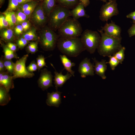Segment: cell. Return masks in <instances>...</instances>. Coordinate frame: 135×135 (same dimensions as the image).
Instances as JSON below:
<instances>
[{
    "label": "cell",
    "instance_id": "f35d334b",
    "mask_svg": "<svg viewBox=\"0 0 135 135\" xmlns=\"http://www.w3.org/2000/svg\"><path fill=\"white\" fill-rule=\"evenodd\" d=\"M128 32L129 37L135 36V23H133L128 29Z\"/></svg>",
    "mask_w": 135,
    "mask_h": 135
},
{
    "label": "cell",
    "instance_id": "4dcf8cb0",
    "mask_svg": "<svg viewBox=\"0 0 135 135\" xmlns=\"http://www.w3.org/2000/svg\"><path fill=\"white\" fill-rule=\"evenodd\" d=\"M20 4L16 0H9L7 11H14L18 8Z\"/></svg>",
    "mask_w": 135,
    "mask_h": 135
},
{
    "label": "cell",
    "instance_id": "d4e9b609",
    "mask_svg": "<svg viewBox=\"0 0 135 135\" xmlns=\"http://www.w3.org/2000/svg\"><path fill=\"white\" fill-rule=\"evenodd\" d=\"M9 24L10 27L16 24V18L15 12L14 11H6L2 13Z\"/></svg>",
    "mask_w": 135,
    "mask_h": 135
},
{
    "label": "cell",
    "instance_id": "b9f144b4",
    "mask_svg": "<svg viewBox=\"0 0 135 135\" xmlns=\"http://www.w3.org/2000/svg\"><path fill=\"white\" fill-rule=\"evenodd\" d=\"M126 17L132 20L133 23H135V11L132 12L126 15Z\"/></svg>",
    "mask_w": 135,
    "mask_h": 135
},
{
    "label": "cell",
    "instance_id": "7a4b0ae2",
    "mask_svg": "<svg viewBox=\"0 0 135 135\" xmlns=\"http://www.w3.org/2000/svg\"><path fill=\"white\" fill-rule=\"evenodd\" d=\"M98 30L100 34L101 39L97 49L100 55L103 56L113 55L122 47V38L108 35L101 29Z\"/></svg>",
    "mask_w": 135,
    "mask_h": 135
},
{
    "label": "cell",
    "instance_id": "ab89813d",
    "mask_svg": "<svg viewBox=\"0 0 135 135\" xmlns=\"http://www.w3.org/2000/svg\"><path fill=\"white\" fill-rule=\"evenodd\" d=\"M21 24L22 25L23 30L24 31H26L28 30L30 27V24L29 22L27 20L23 22Z\"/></svg>",
    "mask_w": 135,
    "mask_h": 135
},
{
    "label": "cell",
    "instance_id": "3957f363",
    "mask_svg": "<svg viewBox=\"0 0 135 135\" xmlns=\"http://www.w3.org/2000/svg\"><path fill=\"white\" fill-rule=\"evenodd\" d=\"M71 16L70 9L56 4L48 17V26L54 31L58 30L66 20Z\"/></svg>",
    "mask_w": 135,
    "mask_h": 135
},
{
    "label": "cell",
    "instance_id": "44dd1931",
    "mask_svg": "<svg viewBox=\"0 0 135 135\" xmlns=\"http://www.w3.org/2000/svg\"><path fill=\"white\" fill-rule=\"evenodd\" d=\"M56 0H43L41 4L46 16L48 18L50 13L56 5Z\"/></svg>",
    "mask_w": 135,
    "mask_h": 135
},
{
    "label": "cell",
    "instance_id": "6da1fadb",
    "mask_svg": "<svg viewBox=\"0 0 135 135\" xmlns=\"http://www.w3.org/2000/svg\"><path fill=\"white\" fill-rule=\"evenodd\" d=\"M57 46L62 53L68 56L76 57L86 50L80 38H59Z\"/></svg>",
    "mask_w": 135,
    "mask_h": 135
},
{
    "label": "cell",
    "instance_id": "8d00e7d4",
    "mask_svg": "<svg viewBox=\"0 0 135 135\" xmlns=\"http://www.w3.org/2000/svg\"><path fill=\"white\" fill-rule=\"evenodd\" d=\"M23 29L21 24L17 25L14 29V32L16 35L18 36L21 34L23 32Z\"/></svg>",
    "mask_w": 135,
    "mask_h": 135
},
{
    "label": "cell",
    "instance_id": "ac0fdd59",
    "mask_svg": "<svg viewBox=\"0 0 135 135\" xmlns=\"http://www.w3.org/2000/svg\"><path fill=\"white\" fill-rule=\"evenodd\" d=\"M84 7L83 4L80 2L75 8L70 10L71 16L76 20L82 17L89 18L90 16L86 14Z\"/></svg>",
    "mask_w": 135,
    "mask_h": 135
},
{
    "label": "cell",
    "instance_id": "f6af8a7d",
    "mask_svg": "<svg viewBox=\"0 0 135 135\" xmlns=\"http://www.w3.org/2000/svg\"><path fill=\"white\" fill-rule=\"evenodd\" d=\"M5 0H0V5Z\"/></svg>",
    "mask_w": 135,
    "mask_h": 135
},
{
    "label": "cell",
    "instance_id": "5b68a950",
    "mask_svg": "<svg viewBox=\"0 0 135 135\" xmlns=\"http://www.w3.org/2000/svg\"><path fill=\"white\" fill-rule=\"evenodd\" d=\"M48 26H44L40 33L39 39L42 48L46 51L53 50L57 45L60 37Z\"/></svg>",
    "mask_w": 135,
    "mask_h": 135
},
{
    "label": "cell",
    "instance_id": "52a82bcc",
    "mask_svg": "<svg viewBox=\"0 0 135 135\" xmlns=\"http://www.w3.org/2000/svg\"><path fill=\"white\" fill-rule=\"evenodd\" d=\"M28 56V54L24 55L15 63L12 76L13 80L18 78H30L34 75L33 72H29L26 67V62Z\"/></svg>",
    "mask_w": 135,
    "mask_h": 135
},
{
    "label": "cell",
    "instance_id": "f546056e",
    "mask_svg": "<svg viewBox=\"0 0 135 135\" xmlns=\"http://www.w3.org/2000/svg\"><path fill=\"white\" fill-rule=\"evenodd\" d=\"M125 50V48L122 46L120 50L113 55L120 64H122L124 58Z\"/></svg>",
    "mask_w": 135,
    "mask_h": 135
},
{
    "label": "cell",
    "instance_id": "7bdbcfd3",
    "mask_svg": "<svg viewBox=\"0 0 135 135\" xmlns=\"http://www.w3.org/2000/svg\"><path fill=\"white\" fill-rule=\"evenodd\" d=\"M80 2L84 5L85 7H86L90 4V0H79Z\"/></svg>",
    "mask_w": 135,
    "mask_h": 135
},
{
    "label": "cell",
    "instance_id": "5bb4252c",
    "mask_svg": "<svg viewBox=\"0 0 135 135\" xmlns=\"http://www.w3.org/2000/svg\"><path fill=\"white\" fill-rule=\"evenodd\" d=\"M50 64L55 69L54 84L55 85V88L57 90H58V87H62L67 80L69 79L72 76L68 72H67L65 75H63L62 74V71L60 73H58L56 71L52 64L51 63Z\"/></svg>",
    "mask_w": 135,
    "mask_h": 135
},
{
    "label": "cell",
    "instance_id": "f1b7e54d",
    "mask_svg": "<svg viewBox=\"0 0 135 135\" xmlns=\"http://www.w3.org/2000/svg\"><path fill=\"white\" fill-rule=\"evenodd\" d=\"M38 42L37 41L30 42L26 48V50L28 53L34 54L38 50Z\"/></svg>",
    "mask_w": 135,
    "mask_h": 135
},
{
    "label": "cell",
    "instance_id": "4316f807",
    "mask_svg": "<svg viewBox=\"0 0 135 135\" xmlns=\"http://www.w3.org/2000/svg\"><path fill=\"white\" fill-rule=\"evenodd\" d=\"M16 18V24H21L27 20L28 18L24 12L18 10L15 12Z\"/></svg>",
    "mask_w": 135,
    "mask_h": 135
},
{
    "label": "cell",
    "instance_id": "e0dca14e",
    "mask_svg": "<svg viewBox=\"0 0 135 135\" xmlns=\"http://www.w3.org/2000/svg\"><path fill=\"white\" fill-rule=\"evenodd\" d=\"M37 0H33L20 4L18 9L22 12L28 17H30L36 6L39 4Z\"/></svg>",
    "mask_w": 135,
    "mask_h": 135
},
{
    "label": "cell",
    "instance_id": "7402d4cb",
    "mask_svg": "<svg viewBox=\"0 0 135 135\" xmlns=\"http://www.w3.org/2000/svg\"><path fill=\"white\" fill-rule=\"evenodd\" d=\"M11 100L8 92L3 86H0V105L4 106L7 104Z\"/></svg>",
    "mask_w": 135,
    "mask_h": 135
},
{
    "label": "cell",
    "instance_id": "74e56055",
    "mask_svg": "<svg viewBox=\"0 0 135 135\" xmlns=\"http://www.w3.org/2000/svg\"><path fill=\"white\" fill-rule=\"evenodd\" d=\"M6 45L10 50L14 52L17 50V45L11 42H8Z\"/></svg>",
    "mask_w": 135,
    "mask_h": 135
},
{
    "label": "cell",
    "instance_id": "ba28073f",
    "mask_svg": "<svg viewBox=\"0 0 135 135\" xmlns=\"http://www.w3.org/2000/svg\"><path fill=\"white\" fill-rule=\"evenodd\" d=\"M116 0H109L108 2L102 5L100 12L99 18L102 21L110 19L113 16L119 14Z\"/></svg>",
    "mask_w": 135,
    "mask_h": 135
},
{
    "label": "cell",
    "instance_id": "8fae6325",
    "mask_svg": "<svg viewBox=\"0 0 135 135\" xmlns=\"http://www.w3.org/2000/svg\"><path fill=\"white\" fill-rule=\"evenodd\" d=\"M78 70L82 78L87 76H93L94 75V65L90 62V59L86 58L80 63Z\"/></svg>",
    "mask_w": 135,
    "mask_h": 135
},
{
    "label": "cell",
    "instance_id": "d6a6232c",
    "mask_svg": "<svg viewBox=\"0 0 135 135\" xmlns=\"http://www.w3.org/2000/svg\"><path fill=\"white\" fill-rule=\"evenodd\" d=\"M108 57L109 58L110 60L108 62H107V63L109 64L112 70H114L120 63L113 55L110 56Z\"/></svg>",
    "mask_w": 135,
    "mask_h": 135
},
{
    "label": "cell",
    "instance_id": "cb8c5ba5",
    "mask_svg": "<svg viewBox=\"0 0 135 135\" xmlns=\"http://www.w3.org/2000/svg\"><path fill=\"white\" fill-rule=\"evenodd\" d=\"M58 4L69 9H73L80 2L79 0H56Z\"/></svg>",
    "mask_w": 135,
    "mask_h": 135
},
{
    "label": "cell",
    "instance_id": "60d3db41",
    "mask_svg": "<svg viewBox=\"0 0 135 135\" xmlns=\"http://www.w3.org/2000/svg\"><path fill=\"white\" fill-rule=\"evenodd\" d=\"M3 57L2 56L0 59V72H5L6 70L4 65Z\"/></svg>",
    "mask_w": 135,
    "mask_h": 135
},
{
    "label": "cell",
    "instance_id": "277c9868",
    "mask_svg": "<svg viewBox=\"0 0 135 135\" xmlns=\"http://www.w3.org/2000/svg\"><path fill=\"white\" fill-rule=\"evenodd\" d=\"M58 30L60 37L66 38L79 37L82 32L81 25L78 20L69 17Z\"/></svg>",
    "mask_w": 135,
    "mask_h": 135
},
{
    "label": "cell",
    "instance_id": "d590c367",
    "mask_svg": "<svg viewBox=\"0 0 135 135\" xmlns=\"http://www.w3.org/2000/svg\"><path fill=\"white\" fill-rule=\"evenodd\" d=\"M26 68L30 72L32 73L38 70L37 63L34 60L32 61Z\"/></svg>",
    "mask_w": 135,
    "mask_h": 135
},
{
    "label": "cell",
    "instance_id": "7dc6e473",
    "mask_svg": "<svg viewBox=\"0 0 135 135\" xmlns=\"http://www.w3.org/2000/svg\"><path fill=\"white\" fill-rule=\"evenodd\" d=\"M30 1H33V0H28Z\"/></svg>",
    "mask_w": 135,
    "mask_h": 135
},
{
    "label": "cell",
    "instance_id": "30bf717a",
    "mask_svg": "<svg viewBox=\"0 0 135 135\" xmlns=\"http://www.w3.org/2000/svg\"><path fill=\"white\" fill-rule=\"evenodd\" d=\"M53 76L51 72L45 68L41 70L40 76L38 81V86L43 90H46L52 84Z\"/></svg>",
    "mask_w": 135,
    "mask_h": 135
},
{
    "label": "cell",
    "instance_id": "83f0119b",
    "mask_svg": "<svg viewBox=\"0 0 135 135\" xmlns=\"http://www.w3.org/2000/svg\"><path fill=\"white\" fill-rule=\"evenodd\" d=\"M4 62L5 67L9 74L12 75L14 72V64L12 60H8L4 58Z\"/></svg>",
    "mask_w": 135,
    "mask_h": 135
},
{
    "label": "cell",
    "instance_id": "484cf974",
    "mask_svg": "<svg viewBox=\"0 0 135 135\" xmlns=\"http://www.w3.org/2000/svg\"><path fill=\"white\" fill-rule=\"evenodd\" d=\"M4 53V58L8 60H12V58L18 59V57L15 52L10 50L6 45L2 43H1Z\"/></svg>",
    "mask_w": 135,
    "mask_h": 135
},
{
    "label": "cell",
    "instance_id": "681fc988",
    "mask_svg": "<svg viewBox=\"0 0 135 135\" xmlns=\"http://www.w3.org/2000/svg\"><path fill=\"white\" fill-rule=\"evenodd\" d=\"M40 0L41 1V0Z\"/></svg>",
    "mask_w": 135,
    "mask_h": 135
},
{
    "label": "cell",
    "instance_id": "8992f818",
    "mask_svg": "<svg viewBox=\"0 0 135 135\" xmlns=\"http://www.w3.org/2000/svg\"><path fill=\"white\" fill-rule=\"evenodd\" d=\"M80 38L86 50L92 54L98 46L101 36L96 31L86 29L82 33Z\"/></svg>",
    "mask_w": 135,
    "mask_h": 135
},
{
    "label": "cell",
    "instance_id": "2e32d148",
    "mask_svg": "<svg viewBox=\"0 0 135 135\" xmlns=\"http://www.w3.org/2000/svg\"><path fill=\"white\" fill-rule=\"evenodd\" d=\"M92 59L94 63V70L95 73L103 79H106L105 72L107 69V62L104 60L99 61L95 58H92Z\"/></svg>",
    "mask_w": 135,
    "mask_h": 135
},
{
    "label": "cell",
    "instance_id": "ee69618b",
    "mask_svg": "<svg viewBox=\"0 0 135 135\" xmlns=\"http://www.w3.org/2000/svg\"><path fill=\"white\" fill-rule=\"evenodd\" d=\"M20 4H23L30 2L28 0H16Z\"/></svg>",
    "mask_w": 135,
    "mask_h": 135
},
{
    "label": "cell",
    "instance_id": "ffe728a7",
    "mask_svg": "<svg viewBox=\"0 0 135 135\" xmlns=\"http://www.w3.org/2000/svg\"><path fill=\"white\" fill-rule=\"evenodd\" d=\"M0 30V36L2 39L6 42L13 41L15 37L13 31L10 28H4Z\"/></svg>",
    "mask_w": 135,
    "mask_h": 135
},
{
    "label": "cell",
    "instance_id": "836d02e7",
    "mask_svg": "<svg viewBox=\"0 0 135 135\" xmlns=\"http://www.w3.org/2000/svg\"><path fill=\"white\" fill-rule=\"evenodd\" d=\"M29 41L21 36L16 41V44L19 48L22 49L26 46L28 43Z\"/></svg>",
    "mask_w": 135,
    "mask_h": 135
},
{
    "label": "cell",
    "instance_id": "c3c4849f",
    "mask_svg": "<svg viewBox=\"0 0 135 135\" xmlns=\"http://www.w3.org/2000/svg\"><path fill=\"white\" fill-rule=\"evenodd\" d=\"M43 0H41V1H42Z\"/></svg>",
    "mask_w": 135,
    "mask_h": 135
},
{
    "label": "cell",
    "instance_id": "7c38bea8",
    "mask_svg": "<svg viewBox=\"0 0 135 135\" xmlns=\"http://www.w3.org/2000/svg\"><path fill=\"white\" fill-rule=\"evenodd\" d=\"M101 27V29L108 35L122 38L120 34L122 30L120 27L112 21L109 23L106 22L104 26Z\"/></svg>",
    "mask_w": 135,
    "mask_h": 135
},
{
    "label": "cell",
    "instance_id": "bcb514c9",
    "mask_svg": "<svg viewBox=\"0 0 135 135\" xmlns=\"http://www.w3.org/2000/svg\"><path fill=\"white\" fill-rule=\"evenodd\" d=\"M100 0L101 1H103L104 2H107L106 1L107 0Z\"/></svg>",
    "mask_w": 135,
    "mask_h": 135
},
{
    "label": "cell",
    "instance_id": "e575fe53",
    "mask_svg": "<svg viewBox=\"0 0 135 135\" xmlns=\"http://www.w3.org/2000/svg\"><path fill=\"white\" fill-rule=\"evenodd\" d=\"M9 26L8 22L6 20L5 16L3 14L0 16V30L4 28H6Z\"/></svg>",
    "mask_w": 135,
    "mask_h": 135
},
{
    "label": "cell",
    "instance_id": "603a6c76",
    "mask_svg": "<svg viewBox=\"0 0 135 135\" xmlns=\"http://www.w3.org/2000/svg\"><path fill=\"white\" fill-rule=\"evenodd\" d=\"M22 36L28 41H36L39 39V37L36 33V29L34 27L32 28L26 32L22 35Z\"/></svg>",
    "mask_w": 135,
    "mask_h": 135
},
{
    "label": "cell",
    "instance_id": "9a60e30c",
    "mask_svg": "<svg viewBox=\"0 0 135 135\" xmlns=\"http://www.w3.org/2000/svg\"><path fill=\"white\" fill-rule=\"evenodd\" d=\"M62 92L56 90L51 93L48 92L47 94V98L46 101L47 104L50 106L58 107L61 104Z\"/></svg>",
    "mask_w": 135,
    "mask_h": 135
},
{
    "label": "cell",
    "instance_id": "4fadbf2b",
    "mask_svg": "<svg viewBox=\"0 0 135 135\" xmlns=\"http://www.w3.org/2000/svg\"><path fill=\"white\" fill-rule=\"evenodd\" d=\"M12 76L7 72H0V86H3L9 92L14 87Z\"/></svg>",
    "mask_w": 135,
    "mask_h": 135
},
{
    "label": "cell",
    "instance_id": "9c48e42d",
    "mask_svg": "<svg viewBox=\"0 0 135 135\" xmlns=\"http://www.w3.org/2000/svg\"><path fill=\"white\" fill-rule=\"evenodd\" d=\"M30 17L32 22L37 27H44L48 22V17L44 13L41 4H38Z\"/></svg>",
    "mask_w": 135,
    "mask_h": 135
},
{
    "label": "cell",
    "instance_id": "d6986e66",
    "mask_svg": "<svg viewBox=\"0 0 135 135\" xmlns=\"http://www.w3.org/2000/svg\"><path fill=\"white\" fill-rule=\"evenodd\" d=\"M60 57L64 68L72 76H74V71L73 70L72 68V67L75 66L76 64L72 62L65 54L60 55Z\"/></svg>",
    "mask_w": 135,
    "mask_h": 135
},
{
    "label": "cell",
    "instance_id": "1f68e13d",
    "mask_svg": "<svg viewBox=\"0 0 135 135\" xmlns=\"http://www.w3.org/2000/svg\"><path fill=\"white\" fill-rule=\"evenodd\" d=\"M46 58L44 56L40 55H38L36 58V63L38 67V70H40L44 66H48L46 65V63L45 61Z\"/></svg>",
    "mask_w": 135,
    "mask_h": 135
}]
</instances>
